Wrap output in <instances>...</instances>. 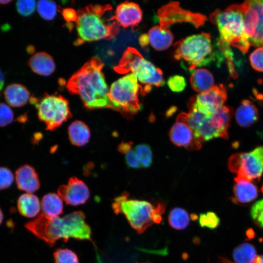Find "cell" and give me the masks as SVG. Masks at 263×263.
<instances>
[{
	"mask_svg": "<svg viewBox=\"0 0 263 263\" xmlns=\"http://www.w3.org/2000/svg\"><path fill=\"white\" fill-rule=\"evenodd\" d=\"M190 217H191V218L193 220H196L197 219V216L195 214H191L190 215Z\"/></svg>",
	"mask_w": 263,
	"mask_h": 263,
	"instance_id": "cell-50",
	"label": "cell"
},
{
	"mask_svg": "<svg viewBox=\"0 0 263 263\" xmlns=\"http://www.w3.org/2000/svg\"><path fill=\"white\" fill-rule=\"evenodd\" d=\"M219 259L221 263H236L225 257H219Z\"/></svg>",
	"mask_w": 263,
	"mask_h": 263,
	"instance_id": "cell-46",
	"label": "cell"
},
{
	"mask_svg": "<svg viewBox=\"0 0 263 263\" xmlns=\"http://www.w3.org/2000/svg\"><path fill=\"white\" fill-rule=\"evenodd\" d=\"M258 256L255 247L247 242L242 243L236 246L232 253L236 263H255Z\"/></svg>",
	"mask_w": 263,
	"mask_h": 263,
	"instance_id": "cell-28",
	"label": "cell"
},
{
	"mask_svg": "<svg viewBox=\"0 0 263 263\" xmlns=\"http://www.w3.org/2000/svg\"><path fill=\"white\" fill-rule=\"evenodd\" d=\"M198 222L201 227L214 229L220 225V219L215 212L208 211L200 214Z\"/></svg>",
	"mask_w": 263,
	"mask_h": 263,
	"instance_id": "cell-33",
	"label": "cell"
},
{
	"mask_svg": "<svg viewBox=\"0 0 263 263\" xmlns=\"http://www.w3.org/2000/svg\"><path fill=\"white\" fill-rule=\"evenodd\" d=\"M157 16L159 26L164 29H169L173 24L184 22L190 23L199 28L207 20L204 15L183 9L177 1H170L163 6L158 9Z\"/></svg>",
	"mask_w": 263,
	"mask_h": 263,
	"instance_id": "cell-12",
	"label": "cell"
},
{
	"mask_svg": "<svg viewBox=\"0 0 263 263\" xmlns=\"http://www.w3.org/2000/svg\"><path fill=\"white\" fill-rule=\"evenodd\" d=\"M134 150L141 167H149L152 162V153L150 146L145 144H139L135 147Z\"/></svg>",
	"mask_w": 263,
	"mask_h": 263,
	"instance_id": "cell-32",
	"label": "cell"
},
{
	"mask_svg": "<svg viewBox=\"0 0 263 263\" xmlns=\"http://www.w3.org/2000/svg\"><path fill=\"white\" fill-rule=\"evenodd\" d=\"M14 180V174L11 170L6 167H0V190L9 188Z\"/></svg>",
	"mask_w": 263,
	"mask_h": 263,
	"instance_id": "cell-39",
	"label": "cell"
},
{
	"mask_svg": "<svg viewBox=\"0 0 263 263\" xmlns=\"http://www.w3.org/2000/svg\"><path fill=\"white\" fill-rule=\"evenodd\" d=\"M112 208L116 214H124L131 226L141 234L154 223L155 214L161 215L164 212L165 206L160 203L154 207L146 201L128 199L126 194L114 199Z\"/></svg>",
	"mask_w": 263,
	"mask_h": 263,
	"instance_id": "cell-6",
	"label": "cell"
},
{
	"mask_svg": "<svg viewBox=\"0 0 263 263\" xmlns=\"http://www.w3.org/2000/svg\"><path fill=\"white\" fill-rule=\"evenodd\" d=\"M174 46V58L183 62L189 71L208 64L214 58L211 36L208 33L188 36L176 42Z\"/></svg>",
	"mask_w": 263,
	"mask_h": 263,
	"instance_id": "cell-7",
	"label": "cell"
},
{
	"mask_svg": "<svg viewBox=\"0 0 263 263\" xmlns=\"http://www.w3.org/2000/svg\"><path fill=\"white\" fill-rule=\"evenodd\" d=\"M30 93L23 85L19 83L8 85L4 91L6 102L13 107H20L25 105L30 100Z\"/></svg>",
	"mask_w": 263,
	"mask_h": 263,
	"instance_id": "cell-22",
	"label": "cell"
},
{
	"mask_svg": "<svg viewBox=\"0 0 263 263\" xmlns=\"http://www.w3.org/2000/svg\"><path fill=\"white\" fill-rule=\"evenodd\" d=\"M4 218L3 213L2 210L0 208V225L2 224Z\"/></svg>",
	"mask_w": 263,
	"mask_h": 263,
	"instance_id": "cell-48",
	"label": "cell"
},
{
	"mask_svg": "<svg viewBox=\"0 0 263 263\" xmlns=\"http://www.w3.org/2000/svg\"><path fill=\"white\" fill-rule=\"evenodd\" d=\"M237 123L243 128H247L255 124L259 119V112L255 105L250 100H244L235 112Z\"/></svg>",
	"mask_w": 263,
	"mask_h": 263,
	"instance_id": "cell-21",
	"label": "cell"
},
{
	"mask_svg": "<svg viewBox=\"0 0 263 263\" xmlns=\"http://www.w3.org/2000/svg\"><path fill=\"white\" fill-rule=\"evenodd\" d=\"M251 66L256 70L263 72V46L257 48L249 57Z\"/></svg>",
	"mask_w": 263,
	"mask_h": 263,
	"instance_id": "cell-38",
	"label": "cell"
},
{
	"mask_svg": "<svg viewBox=\"0 0 263 263\" xmlns=\"http://www.w3.org/2000/svg\"><path fill=\"white\" fill-rule=\"evenodd\" d=\"M189 216L187 211L179 207L172 208L168 216L169 225L177 230H183L186 228L189 225Z\"/></svg>",
	"mask_w": 263,
	"mask_h": 263,
	"instance_id": "cell-30",
	"label": "cell"
},
{
	"mask_svg": "<svg viewBox=\"0 0 263 263\" xmlns=\"http://www.w3.org/2000/svg\"><path fill=\"white\" fill-rule=\"evenodd\" d=\"M29 101L35 106L38 117L47 130H55L72 117L68 100L60 95L46 94L39 99L31 97Z\"/></svg>",
	"mask_w": 263,
	"mask_h": 263,
	"instance_id": "cell-9",
	"label": "cell"
},
{
	"mask_svg": "<svg viewBox=\"0 0 263 263\" xmlns=\"http://www.w3.org/2000/svg\"><path fill=\"white\" fill-rule=\"evenodd\" d=\"M37 5L35 0H18L16 3L17 11L24 17L31 15L35 12Z\"/></svg>",
	"mask_w": 263,
	"mask_h": 263,
	"instance_id": "cell-35",
	"label": "cell"
},
{
	"mask_svg": "<svg viewBox=\"0 0 263 263\" xmlns=\"http://www.w3.org/2000/svg\"><path fill=\"white\" fill-rule=\"evenodd\" d=\"M171 142L178 147H185L188 150H198L202 145L200 138L194 136L193 131L186 123L176 121L169 131Z\"/></svg>",
	"mask_w": 263,
	"mask_h": 263,
	"instance_id": "cell-15",
	"label": "cell"
},
{
	"mask_svg": "<svg viewBox=\"0 0 263 263\" xmlns=\"http://www.w3.org/2000/svg\"><path fill=\"white\" fill-rule=\"evenodd\" d=\"M255 263H263V255L258 256Z\"/></svg>",
	"mask_w": 263,
	"mask_h": 263,
	"instance_id": "cell-47",
	"label": "cell"
},
{
	"mask_svg": "<svg viewBox=\"0 0 263 263\" xmlns=\"http://www.w3.org/2000/svg\"><path fill=\"white\" fill-rule=\"evenodd\" d=\"M14 120V113L11 108L4 103H0V127H5Z\"/></svg>",
	"mask_w": 263,
	"mask_h": 263,
	"instance_id": "cell-37",
	"label": "cell"
},
{
	"mask_svg": "<svg viewBox=\"0 0 263 263\" xmlns=\"http://www.w3.org/2000/svg\"><path fill=\"white\" fill-rule=\"evenodd\" d=\"M209 19L218 28V44L232 46L243 53L248 51L250 45L239 4L231 5L224 11L216 9L210 14Z\"/></svg>",
	"mask_w": 263,
	"mask_h": 263,
	"instance_id": "cell-4",
	"label": "cell"
},
{
	"mask_svg": "<svg viewBox=\"0 0 263 263\" xmlns=\"http://www.w3.org/2000/svg\"><path fill=\"white\" fill-rule=\"evenodd\" d=\"M104 63L98 57L87 61L69 79L66 87L71 93L78 95L88 109H111L109 89L102 69Z\"/></svg>",
	"mask_w": 263,
	"mask_h": 263,
	"instance_id": "cell-2",
	"label": "cell"
},
{
	"mask_svg": "<svg viewBox=\"0 0 263 263\" xmlns=\"http://www.w3.org/2000/svg\"><path fill=\"white\" fill-rule=\"evenodd\" d=\"M15 180L18 188L28 193H33L40 188L38 174L31 166L23 165L16 170Z\"/></svg>",
	"mask_w": 263,
	"mask_h": 263,
	"instance_id": "cell-17",
	"label": "cell"
},
{
	"mask_svg": "<svg viewBox=\"0 0 263 263\" xmlns=\"http://www.w3.org/2000/svg\"><path fill=\"white\" fill-rule=\"evenodd\" d=\"M55 263H79L77 255L70 249L59 248L54 253Z\"/></svg>",
	"mask_w": 263,
	"mask_h": 263,
	"instance_id": "cell-34",
	"label": "cell"
},
{
	"mask_svg": "<svg viewBox=\"0 0 263 263\" xmlns=\"http://www.w3.org/2000/svg\"><path fill=\"white\" fill-rule=\"evenodd\" d=\"M132 74H128L114 82L108 94L111 109L131 117L141 109L138 98L144 95L143 87Z\"/></svg>",
	"mask_w": 263,
	"mask_h": 263,
	"instance_id": "cell-8",
	"label": "cell"
},
{
	"mask_svg": "<svg viewBox=\"0 0 263 263\" xmlns=\"http://www.w3.org/2000/svg\"><path fill=\"white\" fill-rule=\"evenodd\" d=\"M190 82L193 90L199 94L207 91L214 86L212 74L208 70L204 68L193 70Z\"/></svg>",
	"mask_w": 263,
	"mask_h": 263,
	"instance_id": "cell-24",
	"label": "cell"
},
{
	"mask_svg": "<svg viewBox=\"0 0 263 263\" xmlns=\"http://www.w3.org/2000/svg\"><path fill=\"white\" fill-rule=\"evenodd\" d=\"M114 15L119 25L128 28L138 24L142 20L143 15L138 4L125 1L117 6Z\"/></svg>",
	"mask_w": 263,
	"mask_h": 263,
	"instance_id": "cell-16",
	"label": "cell"
},
{
	"mask_svg": "<svg viewBox=\"0 0 263 263\" xmlns=\"http://www.w3.org/2000/svg\"><path fill=\"white\" fill-rule=\"evenodd\" d=\"M57 193L66 204L74 206L84 204L90 197L88 187L76 177H71L67 185L60 186Z\"/></svg>",
	"mask_w": 263,
	"mask_h": 263,
	"instance_id": "cell-14",
	"label": "cell"
},
{
	"mask_svg": "<svg viewBox=\"0 0 263 263\" xmlns=\"http://www.w3.org/2000/svg\"><path fill=\"white\" fill-rule=\"evenodd\" d=\"M188 106L189 112L187 113L185 123L190 127L193 133H195L205 120L209 116L200 111L195 106L192 98L189 100Z\"/></svg>",
	"mask_w": 263,
	"mask_h": 263,
	"instance_id": "cell-29",
	"label": "cell"
},
{
	"mask_svg": "<svg viewBox=\"0 0 263 263\" xmlns=\"http://www.w3.org/2000/svg\"><path fill=\"white\" fill-rule=\"evenodd\" d=\"M12 0H0V4L2 5H5L10 3Z\"/></svg>",
	"mask_w": 263,
	"mask_h": 263,
	"instance_id": "cell-49",
	"label": "cell"
},
{
	"mask_svg": "<svg viewBox=\"0 0 263 263\" xmlns=\"http://www.w3.org/2000/svg\"><path fill=\"white\" fill-rule=\"evenodd\" d=\"M29 65L34 72L43 76L50 75L55 70L53 58L45 52L34 54L29 60Z\"/></svg>",
	"mask_w": 263,
	"mask_h": 263,
	"instance_id": "cell-23",
	"label": "cell"
},
{
	"mask_svg": "<svg viewBox=\"0 0 263 263\" xmlns=\"http://www.w3.org/2000/svg\"><path fill=\"white\" fill-rule=\"evenodd\" d=\"M261 191L262 192V193H263V185L261 188Z\"/></svg>",
	"mask_w": 263,
	"mask_h": 263,
	"instance_id": "cell-51",
	"label": "cell"
},
{
	"mask_svg": "<svg viewBox=\"0 0 263 263\" xmlns=\"http://www.w3.org/2000/svg\"><path fill=\"white\" fill-rule=\"evenodd\" d=\"M69 138L74 145L81 147L89 141L91 133L89 127L83 122L75 120L68 127Z\"/></svg>",
	"mask_w": 263,
	"mask_h": 263,
	"instance_id": "cell-26",
	"label": "cell"
},
{
	"mask_svg": "<svg viewBox=\"0 0 263 263\" xmlns=\"http://www.w3.org/2000/svg\"><path fill=\"white\" fill-rule=\"evenodd\" d=\"M63 15L66 20L75 22L76 17V13L73 9H66L63 10Z\"/></svg>",
	"mask_w": 263,
	"mask_h": 263,
	"instance_id": "cell-42",
	"label": "cell"
},
{
	"mask_svg": "<svg viewBox=\"0 0 263 263\" xmlns=\"http://www.w3.org/2000/svg\"><path fill=\"white\" fill-rule=\"evenodd\" d=\"M191 98L195 106L199 110L210 116L223 106L227 98V94L223 85H214L207 91Z\"/></svg>",
	"mask_w": 263,
	"mask_h": 263,
	"instance_id": "cell-13",
	"label": "cell"
},
{
	"mask_svg": "<svg viewBox=\"0 0 263 263\" xmlns=\"http://www.w3.org/2000/svg\"><path fill=\"white\" fill-rule=\"evenodd\" d=\"M232 201L235 203L247 204L255 200L258 195L257 186L251 181L234 178Z\"/></svg>",
	"mask_w": 263,
	"mask_h": 263,
	"instance_id": "cell-19",
	"label": "cell"
},
{
	"mask_svg": "<svg viewBox=\"0 0 263 263\" xmlns=\"http://www.w3.org/2000/svg\"></svg>",
	"mask_w": 263,
	"mask_h": 263,
	"instance_id": "cell-52",
	"label": "cell"
},
{
	"mask_svg": "<svg viewBox=\"0 0 263 263\" xmlns=\"http://www.w3.org/2000/svg\"><path fill=\"white\" fill-rule=\"evenodd\" d=\"M239 5L250 45L255 47L263 45V0H246Z\"/></svg>",
	"mask_w": 263,
	"mask_h": 263,
	"instance_id": "cell-11",
	"label": "cell"
},
{
	"mask_svg": "<svg viewBox=\"0 0 263 263\" xmlns=\"http://www.w3.org/2000/svg\"><path fill=\"white\" fill-rule=\"evenodd\" d=\"M113 69L120 74L131 72L134 75L138 82L144 86V95L150 92L152 86L159 87L165 83L162 70L146 59L133 47L127 48Z\"/></svg>",
	"mask_w": 263,
	"mask_h": 263,
	"instance_id": "cell-5",
	"label": "cell"
},
{
	"mask_svg": "<svg viewBox=\"0 0 263 263\" xmlns=\"http://www.w3.org/2000/svg\"><path fill=\"white\" fill-rule=\"evenodd\" d=\"M41 205L39 199L32 193H24L19 196L17 201V208L20 215L27 218L37 216Z\"/></svg>",
	"mask_w": 263,
	"mask_h": 263,
	"instance_id": "cell-25",
	"label": "cell"
},
{
	"mask_svg": "<svg viewBox=\"0 0 263 263\" xmlns=\"http://www.w3.org/2000/svg\"><path fill=\"white\" fill-rule=\"evenodd\" d=\"M232 114L231 108L223 106L208 117L209 125L216 132L218 137L228 139V129Z\"/></svg>",
	"mask_w": 263,
	"mask_h": 263,
	"instance_id": "cell-18",
	"label": "cell"
},
{
	"mask_svg": "<svg viewBox=\"0 0 263 263\" xmlns=\"http://www.w3.org/2000/svg\"><path fill=\"white\" fill-rule=\"evenodd\" d=\"M125 161L129 168L139 169L141 167L138 157L133 150H131L126 154Z\"/></svg>",
	"mask_w": 263,
	"mask_h": 263,
	"instance_id": "cell-41",
	"label": "cell"
},
{
	"mask_svg": "<svg viewBox=\"0 0 263 263\" xmlns=\"http://www.w3.org/2000/svg\"><path fill=\"white\" fill-rule=\"evenodd\" d=\"M250 215L254 222L263 228V199L258 200L252 205Z\"/></svg>",
	"mask_w": 263,
	"mask_h": 263,
	"instance_id": "cell-36",
	"label": "cell"
},
{
	"mask_svg": "<svg viewBox=\"0 0 263 263\" xmlns=\"http://www.w3.org/2000/svg\"><path fill=\"white\" fill-rule=\"evenodd\" d=\"M150 46L157 51H164L173 43V35L169 29H162L159 25L151 28L147 33Z\"/></svg>",
	"mask_w": 263,
	"mask_h": 263,
	"instance_id": "cell-20",
	"label": "cell"
},
{
	"mask_svg": "<svg viewBox=\"0 0 263 263\" xmlns=\"http://www.w3.org/2000/svg\"><path fill=\"white\" fill-rule=\"evenodd\" d=\"M110 4H90L76 13V46L86 42L110 40L119 33V26Z\"/></svg>",
	"mask_w": 263,
	"mask_h": 263,
	"instance_id": "cell-3",
	"label": "cell"
},
{
	"mask_svg": "<svg viewBox=\"0 0 263 263\" xmlns=\"http://www.w3.org/2000/svg\"><path fill=\"white\" fill-rule=\"evenodd\" d=\"M132 143L131 141L128 142H121L118 147V150L119 152L126 154L128 151L131 150Z\"/></svg>",
	"mask_w": 263,
	"mask_h": 263,
	"instance_id": "cell-43",
	"label": "cell"
},
{
	"mask_svg": "<svg viewBox=\"0 0 263 263\" xmlns=\"http://www.w3.org/2000/svg\"><path fill=\"white\" fill-rule=\"evenodd\" d=\"M228 168L236 174L235 178L251 182L260 180L263 173V146L232 154L228 160Z\"/></svg>",
	"mask_w": 263,
	"mask_h": 263,
	"instance_id": "cell-10",
	"label": "cell"
},
{
	"mask_svg": "<svg viewBox=\"0 0 263 263\" xmlns=\"http://www.w3.org/2000/svg\"><path fill=\"white\" fill-rule=\"evenodd\" d=\"M4 83V75L0 69V91H1Z\"/></svg>",
	"mask_w": 263,
	"mask_h": 263,
	"instance_id": "cell-45",
	"label": "cell"
},
{
	"mask_svg": "<svg viewBox=\"0 0 263 263\" xmlns=\"http://www.w3.org/2000/svg\"><path fill=\"white\" fill-rule=\"evenodd\" d=\"M25 227L37 238L51 246L56 241H67L70 238L92 240V231L81 211L68 214L62 217L50 218L42 213L24 225Z\"/></svg>",
	"mask_w": 263,
	"mask_h": 263,
	"instance_id": "cell-1",
	"label": "cell"
},
{
	"mask_svg": "<svg viewBox=\"0 0 263 263\" xmlns=\"http://www.w3.org/2000/svg\"><path fill=\"white\" fill-rule=\"evenodd\" d=\"M37 7L40 16L46 20L54 19L57 13V5L53 1L39 0Z\"/></svg>",
	"mask_w": 263,
	"mask_h": 263,
	"instance_id": "cell-31",
	"label": "cell"
},
{
	"mask_svg": "<svg viewBox=\"0 0 263 263\" xmlns=\"http://www.w3.org/2000/svg\"><path fill=\"white\" fill-rule=\"evenodd\" d=\"M138 42L142 48H146L150 44L148 34H142L139 38Z\"/></svg>",
	"mask_w": 263,
	"mask_h": 263,
	"instance_id": "cell-44",
	"label": "cell"
},
{
	"mask_svg": "<svg viewBox=\"0 0 263 263\" xmlns=\"http://www.w3.org/2000/svg\"><path fill=\"white\" fill-rule=\"evenodd\" d=\"M42 214L50 218H55L62 214L63 205L62 199L55 193H48L43 196L41 201Z\"/></svg>",
	"mask_w": 263,
	"mask_h": 263,
	"instance_id": "cell-27",
	"label": "cell"
},
{
	"mask_svg": "<svg viewBox=\"0 0 263 263\" xmlns=\"http://www.w3.org/2000/svg\"><path fill=\"white\" fill-rule=\"evenodd\" d=\"M167 84L172 91L180 92L185 89L187 83L183 76L175 75L170 76L168 79Z\"/></svg>",
	"mask_w": 263,
	"mask_h": 263,
	"instance_id": "cell-40",
	"label": "cell"
}]
</instances>
